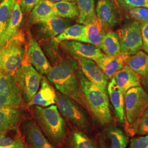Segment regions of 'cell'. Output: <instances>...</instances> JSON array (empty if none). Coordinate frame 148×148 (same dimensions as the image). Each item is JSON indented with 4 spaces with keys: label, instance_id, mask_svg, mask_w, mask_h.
I'll return each mask as SVG.
<instances>
[{
    "label": "cell",
    "instance_id": "obj_1",
    "mask_svg": "<svg viewBox=\"0 0 148 148\" xmlns=\"http://www.w3.org/2000/svg\"><path fill=\"white\" fill-rule=\"evenodd\" d=\"M79 68L77 62L73 58L67 56L54 65L49 73L46 75V77L59 92L74 99L85 109H87L76 74Z\"/></svg>",
    "mask_w": 148,
    "mask_h": 148
},
{
    "label": "cell",
    "instance_id": "obj_2",
    "mask_svg": "<svg viewBox=\"0 0 148 148\" xmlns=\"http://www.w3.org/2000/svg\"><path fill=\"white\" fill-rule=\"evenodd\" d=\"M76 74L87 109L101 125L110 124L112 117L106 90L88 79L79 68Z\"/></svg>",
    "mask_w": 148,
    "mask_h": 148
},
{
    "label": "cell",
    "instance_id": "obj_3",
    "mask_svg": "<svg viewBox=\"0 0 148 148\" xmlns=\"http://www.w3.org/2000/svg\"><path fill=\"white\" fill-rule=\"evenodd\" d=\"M34 106L32 110L35 121L44 135L54 147L61 145L65 138L66 129L57 106Z\"/></svg>",
    "mask_w": 148,
    "mask_h": 148
},
{
    "label": "cell",
    "instance_id": "obj_4",
    "mask_svg": "<svg viewBox=\"0 0 148 148\" xmlns=\"http://www.w3.org/2000/svg\"><path fill=\"white\" fill-rule=\"evenodd\" d=\"M27 37L21 30L0 47V74L14 75L21 66L27 54Z\"/></svg>",
    "mask_w": 148,
    "mask_h": 148
},
{
    "label": "cell",
    "instance_id": "obj_5",
    "mask_svg": "<svg viewBox=\"0 0 148 148\" xmlns=\"http://www.w3.org/2000/svg\"><path fill=\"white\" fill-rule=\"evenodd\" d=\"M148 104V95L141 86L131 88L125 95L126 123L133 133H137L140 118Z\"/></svg>",
    "mask_w": 148,
    "mask_h": 148
},
{
    "label": "cell",
    "instance_id": "obj_6",
    "mask_svg": "<svg viewBox=\"0 0 148 148\" xmlns=\"http://www.w3.org/2000/svg\"><path fill=\"white\" fill-rule=\"evenodd\" d=\"M14 76L22 90L24 103L27 104L39 90L43 76L30 63L27 52L21 66Z\"/></svg>",
    "mask_w": 148,
    "mask_h": 148
},
{
    "label": "cell",
    "instance_id": "obj_7",
    "mask_svg": "<svg viewBox=\"0 0 148 148\" xmlns=\"http://www.w3.org/2000/svg\"><path fill=\"white\" fill-rule=\"evenodd\" d=\"M56 104L61 115L80 131L90 128V123L84 107L60 92L56 93Z\"/></svg>",
    "mask_w": 148,
    "mask_h": 148
},
{
    "label": "cell",
    "instance_id": "obj_8",
    "mask_svg": "<svg viewBox=\"0 0 148 148\" xmlns=\"http://www.w3.org/2000/svg\"><path fill=\"white\" fill-rule=\"evenodd\" d=\"M122 53L126 55L134 54L143 48V40L140 23L133 21L117 30Z\"/></svg>",
    "mask_w": 148,
    "mask_h": 148
},
{
    "label": "cell",
    "instance_id": "obj_9",
    "mask_svg": "<svg viewBox=\"0 0 148 148\" xmlns=\"http://www.w3.org/2000/svg\"><path fill=\"white\" fill-rule=\"evenodd\" d=\"M72 23L70 19L54 16L47 21L32 25V34L38 42H46L57 37Z\"/></svg>",
    "mask_w": 148,
    "mask_h": 148
},
{
    "label": "cell",
    "instance_id": "obj_10",
    "mask_svg": "<svg viewBox=\"0 0 148 148\" xmlns=\"http://www.w3.org/2000/svg\"><path fill=\"white\" fill-rule=\"evenodd\" d=\"M19 130L27 145L32 148H56L49 142L36 122L32 119L22 120Z\"/></svg>",
    "mask_w": 148,
    "mask_h": 148
},
{
    "label": "cell",
    "instance_id": "obj_11",
    "mask_svg": "<svg viewBox=\"0 0 148 148\" xmlns=\"http://www.w3.org/2000/svg\"><path fill=\"white\" fill-rule=\"evenodd\" d=\"M59 46L72 58L82 57L95 61L106 55L98 47L77 41H64L59 43Z\"/></svg>",
    "mask_w": 148,
    "mask_h": 148
},
{
    "label": "cell",
    "instance_id": "obj_12",
    "mask_svg": "<svg viewBox=\"0 0 148 148\" xmlns=\"http://www.w3.org/2000/svg\"><path fill=\"white\" fill-rule=\"evenodd\" d=\"M27 37V55L30 63L39 73L47 75L52 68L51 64L31 32Z\"/></svg>",
    "mask_w": 148,
    "mask_h": 148
},
{
    "label": "cell",
    "instance_id": "obj_13",
    "mask_svg": "<svg viewBox=\"0 0 148 148\" xmlns=\"http://www.w3.org/2000/svg\"><path fill=\"white\" fill-rule=\"evenodd\" d=\"M128 138L120 128L115 126H109L99 134L98 148H126Z\"/></svg>",
    "mask_w": 148,
    "mask_h": 148
},
{
    "label": "cell",
    "instance_id": "obj_14",
    "mask_svg": "<svg viewBox=\"0 0 148 148\" xmlns=\"http://www.w3.org/2000/svg\"><path fill=\"white\" fill-rule=\"evenodd\" d=\"M85 76L104 90H107L109 78L95 60L82 57H74Z\"/></svg>",
    "mask_w": 148,
    "mask_h": 148
},
{
    "label": "cell",
    "instance_id": "obj_15",
    "mask_svg": "<svg viewBox=\"0 0 148 148\" xmlns=\"http://www.w3.org/2000/svg\"><path fill=\"white\" fill-rule=\"evenodd\" d=\"M95 11L97 16L101 21L105 30H110L117 25L119 16L110 0H98Z\"/></svg>",
    "mask_w": 148,
    "mask_h": 148
},
{
    "label": "cell",
    "instance_id": "obj_16",
    "mask_svg": "<svg viewBox=\"0 0 148 148\" xmlns=\"http://www.w3.org/2000/svg\"><path fill=\"white\" fill-rule=\"evenodd\" d=\"M107 90L117 121L121 124H125L126 118L125 111V94L117 84L114 77L108 84Z\"/></svg>",
    "mask_w": 148,
    "mask_h": 148
},
{
    "label": "cell",
    "instance_id": "obj_17",
    "mask_svg": "<svg viewBox=\"0 0 148 148\" xmlns=\"http://www.w3.org/2000/svg\"><path fill=\"white\" fill-rule=\"evenodd\" d=\"M56 92L54 88L49 83L47 79L43 77L40 89L27 105L48 107L56 104Z\"/></svg>",
    "mask_w": 148,
    "mask_h": 148
},
{
    "label": "cell",
    "instance_id": "obj_18",
    "mask_svg": "<svg viewBox=\"0 0 148 148\" xmlns=\"http://www.w3.org/2000/svg\"><path fill=\"white\" fill-rule=\"evenodd\" d=\"M127 56L128 55L123 53L112 57L105 55L101 58L96 60L95 62L107 77L109 79H111L117 72L125 66V59Z\"/></svg>",
    "mask_w": 148,
    "mask_h": 148
},
{
    "label": "cell",
    "instance_id": "obj_19",
    "mask_svg": "<svg viewBox=\"0 0 148 148\" xmlns=\"http://www.w3.org/2000/svg\"><path fill=\"white\" fill-rule=\"evenodd\" d=\"M114 77L125 95L131 88L141 86L140 76L126 64L122 69L117 72Z\"/></svg>",
    "mask_w": 148,
    "mask_h": 148
},
{
    "label": "cell",
    "instance_id": "obj_20",
    "mask_svg": "<svg viewBox=\"0 0 148 148\" xmlns=\"http://www.w3.org/2000/svg\"><path fill=\"white\" fill-rule=\"evenodd\" d=\"M23 19V13L21 11L20 2H16L8 26L1 37L0 47L14 37L21 30Z\"/></svg>",
    "mask_w": 148,
    "mask_h": 148
},
{
    "label": "cell",
    "instance_id": "obj_21",
    "mask_svg": "<svg viewBox=\"0 0 148 148\" xmlns=\"http://www.w3.org/2000/svg\"><path fill=\"white\" fill-rule=\"evenodd\" d=\"M54 16L56 14L53 2L49 0H41L30 13L29 21L34 25L47 21Z\"/></svg>",
    "mask_w": 148,
    "mask_h": 148
},
{
    "label": "cell",
    "instance_id": "obj_22",
    "mask_svg": "<svg viewBox=\"0 0 148 148\" xmlns=\"http://www.w3.org/2000/svg\"><path fill=\"white\" fill-rule=\"evenodd\" d=\"M0 95L23 101V93L14 75L0 74Z\"/></svg>",
    "mask_w": 148,
    "mask_h": 148
},
{
    "label": "cell",
    "instance_id": "obj_23",
    "mask_svg": "<svg viewBox=\"0 0 148 148\" xmlns=\"http://www.w3.org/2000/svg\"><path fill=\"white\" fill-rule=\"evenodd\" d=\"M105 30L101 21L97 17L93 21L86 25L85 34L79 42L99 48L102 37L106 33Z\"/></svg>",
    "mask_w": 148,
    "mask_h": 148
},
{
    "label": "cell",
    "instance_id": "obj_24",
    "mask_svg": "<svg viewBox=\"0 0 148 148\" xmlns=\"http://www.w3.org/2000/svg\"><path fill=\"white\" fill-rule=\"evenodd\" d=\"M0 148H27L19 127L16 126L0 133Z\"/></svg>",
    "mask_w": 148,
    "mask_h": 148
},
{
    "label": "cell",
    "instance_id": "obj_25",
    "mask_svg": "<svg viewBox=\"0 0 148 148\" xmlns=\"http://www.w3.org/2000/svg\"><path fill=\"white\" fill-rule=\"evenodd\" d=\"M23 114L18 108H5L0 110V133L17 126L23 120Z\"/></svg>",
    "mask_w": 148,
    "mask_h": 148
},
{
    "label": "cell",
    "instance_id": "obj_26",
    "mask_svg": "<svg viewBox=\"0 0 148 148\" xmlns=\"http://www.w3.org/2000/svg\"><path fill=\"white\" fill-rule=\"evenodd\" d=\"M99 48L106 55L110 57L122 54L116 32L110 30L106 32L101 40Z\"/></svg>",
    "mask_w": 148,
    "mask_h": 148
},
{
    "label": "cell",
    "instance_id": "obj_27",
    "mask_svg": "<svg viewBox=\"0 0 148 148\" xmlns=\"http://www.w3.org/2000/svg\"><path fill=\"white\" fill-rule=\"evenodd\" d=\"M125 63L142 77L148 74V54L143 51L127 56Z\"/></svg>",
    "mask_w": 148,
    "mask_h": 148
},
{
    "label": "cell",
    "instance_id": "obj_28",
    "mask_svg": "<svg viewBox=\"0 0 148 148\" xmlns=\"http://www.w3.org/2000/svg\"><path fill=\"white\" fill-rule=\"evenodd\" d=\"M79 7V15L77 21L86 25L97 17L95 11V0H76Z\"/></svg>",
    "mask_w": 148,
    "mask_h": 148
},
{
    "label": "cell",
    "instance_id": "obj_29",
    "mask_svg": "<svg viewBox=\"0 0 148 148\" xmlns=\"http://www.w3.org/2000/svg\"><path fill=\"white\" fill-rule=\"evenodd\" d=\"M56 16L65 18L73 19L79 15V7L76 2L60 1L53 3Z\"/></svg>",
    "mask_w": 148,
    "mask_h": 148
},
{
    "label": "cell",
    "instance_id": "obj_30",
    "mask_svg": "<svg viewBox=\"0 0 148 148\" xmlns=\"http://www.w3.org/2000/svg\"><path fill=\"white\" fill-rule=\"evenodd\" d=\"M85 27L86 25L81 24L72 25L53 40L59 43L64 41H79L85 34Z\"/></svg>",
    "mask_w": 148,
    "mask_h": 148
},
{
    "label": "cell",
    "instance_id": "obj_31",
    "mask_svg": "<svg viewBox=\"0 0 148 148\" xmlns=\"http://www.w3.org/2000/svg\"><path fill=\"white\" fill-rule=\"evenodd\" d=\"M70 148H98L95 142L80 130H75L70 136Z\"/></svg>",
    "mask_w": 148,
    "mask_h": 148
},
{
    "label": "cell",
    "instance_id": "obj_32",
    "mask_svg": "<svg viewBox=\"0 0 148 148\" xmlns=\"http://www.w3.org/2000/svg\"><path fill=\"white\" fill-rule=\"evenodd\" d=\"M16 0H3L0 3V23L5 28L8 26Z\"/></svg>",
    "mask_w": 148,
    "mask_h": 148
},
{
    "label": "cell",
    "instance_id": "obj_33",
    "mask_svg": "<svg viewBox=\"0 0 148 148\" xmlns=\"http://www.w3.org/2000/svg\"><path fill=\"white\" fill-rule=\"evenodd\" d=\"M128 15L135 21L141 23L148 21V8L145 7H136L128 10Z\"/></svg>",
    "mask_w": 148,
    "mask_h": 148
},
{
    "label": "cell",
    "instance_id": "obj_34",
    "mask_svg": "<svg viewBox=\"0 0 148 148\" xmlns=\"http://www.w3.org/2000/svg\"><path fill=\"white\" fill-rule=\"evenodd\" d=\"M122 7L129 10L136 7H145L148 8V0H117Z\"/></svg>",
    "mask_w": 148,
    "mask_h": 148
},
{
    "label": "cell",
    "instance_id": "obj_35",
    "mask_svg": "<svg viewBox=\"0 0 148 148\" xmlns=\"http://www.w3.org/2000/svg\"><path fill=\"white\" fill-rule=\"evenodd\" d=\"M137 133L140 135L148 134V106L140 118Z\"/></svg>",
    "mask_w": 148,
    "mask_h": 148
},
{
    "label": "cell",
    "instance_id": "obj_36",
    "mask_svg": "<svg viewBox=\"0 0 148 148\" xmlns=\"http://www.w3.org/2000/svg\"><path fill=\"white\" fill-rule=\"evenodd\" d=\"M24 101H18L13 98L0 95V110L5 108H18L23 104Z\"/></svg>",
    "mask_w": 148,
    "mask_h": 148
},
{
    "label": "cell",
    "instance_id": "obj_37",
    "mask_svg": "<svg viewBox=\"0 0 148 148\" xmlns=\"http://www.w3.org/2000/svg\"><path fill=\"white\" fill-rule=\"evenodd\" d=\"M128 148H148V134L131 139Z\"/></svg>",
    "mask_w": 148,
    "mask_h": 148
},
{
    "label": "cell",
    "instance_id": "obj_38",
    "mask_svg": "<svg viewBox=\"0 0 148 148\" xmlns=\"http://www.w3.org/2000/svg\"><path fill=\"white\" fill-rule=\"evenodd\" d=\"M41 0H21L20 5L23 14H29L31 13L34 7Z\"/></svg>",
    "mask_w": 148,
    "mask_h": 148
},
{
    "label": "cell",
    "instance_id": "obj_39",
    "mask_svg": "<svg viewBox=\"0 0 148 148\" xmlns=\"http://www.w3.org/2000/svg\"><path fill=\"white\" fill-rule=\"evenodd\" d=\"M141 34L143 40V49L148 54V21L140 23Z\"/></svg>",
    "mask_w": 148,
    "mask_h": 148
},
{
    "label": "cell",
    "instance_id": "obj_40",
    "mask_svg": "<svg viewBox=\"0 0 148 148\" xmlns=\"http://www.w3.org/2000/svg\"><path fill=\"white\" fill-rule=\"evenodd\" d=\"M143 84L145 87L148 88V74L143 77Z\"/></svg>",
    "mask_w": 148,
    "mask_h": 148
},
{
    "label": "cell",
    "instance_id": "obj_41",
    "mask_svg": "<svg viewBox=\"0 0 148 148\" xmlns=\"http://www.w3.org/2000/svg\"><path fill=\"white\" fill-rule=\"evenodd\" d=\"M4 32H5V28L3 27V25L0 23V41H1V37L4 33Z\"/></svg>",
    "mask_w": 148,
    "mask_h": 148
},
{
    "label": "cell",
    "instance_id": "obj_42",
    "mask_svg": "<svg viewBox=\"0 0 148 148\" xmlns=\"http://www.w3.org/2000/svg\"><path fill=\"white\" fill-rule=\"evenodd\" d=\"M53 3L55 2H60V1H69V2H76V0H49Z\"/></svg>",
    "mask_w": 148,
    "mask_h": 148
},
{
    "label": "cell",
    "instance_id": "obj_43",
    "mask_svg": "<svg viewBox=\"0 0 148 148\" xmlns=\"http://www.w3.org/2000/svg\"><path fill=\"white\" fill-rule=\"evenodd\" d=\"M21 0H16V2H21Z\"/></svg>",
    "mask_w": 148,
    "mask_h": 148
},
{
    "label": "cell",
    "instance_id": "obj_44",
    "mask_svg": "<svg viewBox=\"0 0 148 148\" xmlns=\"http://www.w3.org/2000/svg\"><path fill=\"white\" fill-rule=\"evenodd\" d=\"M2 1H3V0H0V3L2 2Z\"/></svg>",
    "mask_w": 148,
    "mask_h": 148
},
{
    "label": "cell",
    "instance_id": "obj_45",
    "mask_svg": "<svg viewBox=\"0 0 148 148\" xmlns=\"http://www.w3.org/2000/svg\"></svg>",
    "mask_w": 148,
    "mask_h": 148
}]
</instances>
